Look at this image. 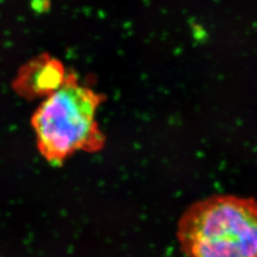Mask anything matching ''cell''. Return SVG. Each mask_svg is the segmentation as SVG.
<instances>
[{
    "label": "cell",
    "mask_w": 257,
    "mask_h": 257,
    "mask_svg": "<svg viewBox=\"0 0 257 257\" xmlns=\"http://www.w3.org/2000/svg\"><path fill=\"white\" fill-rule=\"evenodd\" d=\"M187 257H257V202L216 195L193 204L178 223Z\"/></svg>",
    "instance_id": "6da1fadb"
},
{
    "label": "cell",
    "mask_w": 257,
    "mask_h": 257,
    "mask_svg": "<svg viewBox=\"0 0 257 257\" xmlns=\"http://www.w3.org/2000/svg\"><path fill=\"white\" fill-rule=\"evenodd\" d=\"M66 75L64 67L58 59L41 55L21 68L14 88L25 98H46L61 87Z\"/></svg>",
    "instance_id": "3957f363"
},
{
    "label": "cell",
    "mask_w": 257,
    "mask_h": 257,
    "mask_svg": "<svg viewBox=\"0 0 257 257\" xmlns=\"http://www.w3.org/2000/svg\"><path fill=\"white\" fill-rule=\"evenodd\" d=\"M100 97L67 74L59 89L40 104L32 116L39 153L53 164L62 163L78 151H94L101 146L96 122Z\"/></svg>",
    "instance_id": "7a4b0ae2"
}]
</instances>
